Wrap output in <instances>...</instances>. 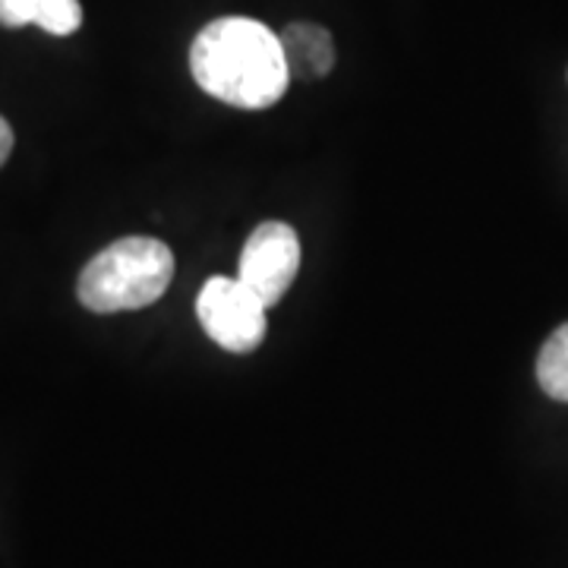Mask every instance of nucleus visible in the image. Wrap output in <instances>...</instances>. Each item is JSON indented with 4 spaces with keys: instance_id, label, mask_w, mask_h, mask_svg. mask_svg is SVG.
Returning a JSON list of instances; mask_svg holds the SVG:
<instances>
[{
    "instance_id": "nucleus-2",
    "label": "nucleus",
    "mask_w": 568,
    "mask_h": 568,
    "mask_svg": "<svg viewBox=\"0 0 568 568\" xmlns=\"http://www.w3.org/2000/svg\"><path fill=\"white\" fill-rule=\"evenodd\" d=\"M174 278V253L155 237H123L82 268L77 294L92 313H123L155 304Z\"/></svg>"
},
{
    "instance_id": "nucleus-1",
    "label": "nucleus",
    "mask_w": 568,
    "mask_h": 568,
    "mask_svg": "<svg viewBox=\"0 0 568 568\" xmlns=\"http://www.w3.org/2000/svg\"><path fill=\"white\" fill-rule=\"evenodd\" d=\"M190 73L212 99L244 111L272 108L291 82L282 39L246 17L209 22L190 48Z\"/></svg>"
},
{
    "instance_id": "nucleus-6",
    "label": "nucleus",
    "mask_w": 568,
    "mask_h": 568,
    "mask_svg": "<svg viewBox=\"0 0 568 568\" xmlns=\"http://www.w3.org/2000/svg\"><path fill=\"white\" fill-rule=\"evenodd\" d=\"M0 26H39L51 36H73L82 26L80 0H0Z\"/></svg>"
},
{
    "instance_id": "nucleus-4",
    "label": "nucleus",
    "mask_w": 568,
    "mask_h": 568,
    "mask_svg": "<svg viewBox=\"0 0 568 568\" xmlns=\"http://www.w3.org/2000/svg\"><path fill=\"white\" fill-rule=\"evenodd\" d=\"M301 272V237L291 224L263 222L246 237L237 278L263 301L275 306Z\"/></svg>"
},
{
    "instance_id": "nucleus-8",
    "label": "nucleus",
    "mask_w": 568,
    "mask_h": 568,
    "mask_svg": "<svg viewBox=\"0 0 568 568\" xmlns=\"http://www.w3.org/2000/svg\"><path fill=\"white\" fill-rule=\"evenodd\" d=\"M10 152H13V130H10V123L0 118V164L10 159Z\"/></svg>"
},
{
    "instance_id": "nucleus-7",
    "label": "nucleus",
    "mask_w": 568,
    "mask_h": 568,
    "mask_svg": "<svg viewBox=\"0 0 568 568\" xmlns=\"http://www.w3.org/2000/svg\"><path fill=\"white\" fill-rule=\"evenodd\" d=\"M537 383L556 402H568V323L556 328L537 357Z\"/></svg>"
},
{
    "instance_id": "nucleus-3",
    "label": "nucleus",
    "mask_w": 568,
    "mask_h": 568,
    "mask_svg": "<svg viewBox=\"0 0 568 568\" xmlns=\"http://www.w3.org/2000/svg\"><path fill=\"white\" fill-rule=\"evenodd\" d=\"M268 306L241 278L215 275L196 297V316L205 335L231 354H250L263 345Z\"/></svg>"
},
{
    "instance_id": "nucleus-5",
    "label": "nucleus",
    "mask_w": 568,
    "mask_h": 568,
    "mask_svg": "<svg viewBox=\"0 0 568 568\" xmlns=\"http://www.w3.org/2000/svg\"><path fill=\"white\" fill-rule=\"evenodd\" d=\"M284 61H287V73L291 80H323L332 73L335 63V44L332 36L325 32L323 26L313 22H294L287 26L282 36Z\"/></svg>"
}]
</instances>
